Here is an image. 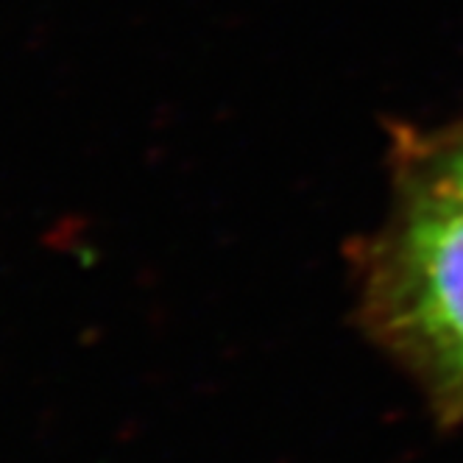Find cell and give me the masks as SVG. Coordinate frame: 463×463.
Returning <instances> with one entry per match:
<instances>
[{
	"instance_id": "1",
	"label": "cell",
	"mask_w": 463,
	"mask_h": 463,
	"mask_svg": "<svg viewBox=\"0 0 463 463\" xmlns=\"http://www.w3.org/2000/svg\"><path fill=\"white\" fill-rule=\"evenodd\" d=\"M369 333L413 374L430 402L463 419V198L408 184L363 269Z\"/></svg>"
},
{
	"instance_id": "2",
	"label": "cell",
	"mask_w": 463,
	"mask_h": 463,
	"mask_svg": "<svg viewBox=\"0 0 463 463\" xmlns=\"http://www.w3.org/2000/svg\"><path fill=\"white\" fill-rule=\"evenodd\" d=\"M411 182L463 198V123L427 146L416 162Z\"/></svg>"
}]
</instances>
